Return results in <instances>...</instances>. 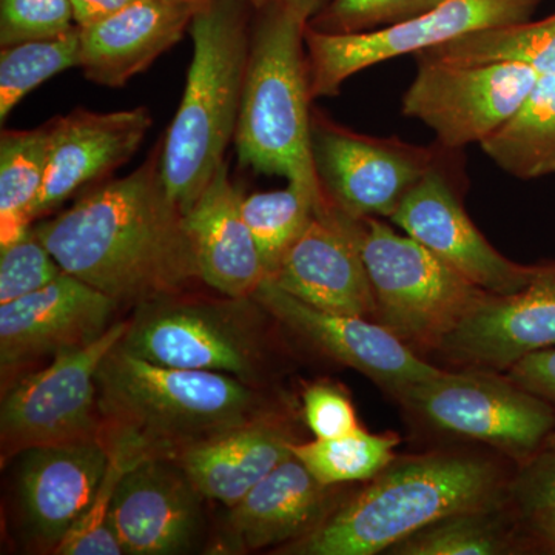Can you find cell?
Returning <instances> with one entry per match:
<instances>
[{
    "instance_id": "obj_38",
    "label": "cell",
    "mask_w": 555,
    "mask_h": 555,
    "mask_svg": "<svg viewBox=\"0 0 555 555\" xmlns=\"http://www.w3.org/2000/svg\"><path fill=\"white\" fill-rule=\"evenodd\" d=\"M507 372L511 382L555 408V347L525 357Z\"/></svg>"
},
{
    "instance_id": "obj_23",
    "label": "cell",
    "mask_w": 555,
    "mask_h": 555,
    "mask_svg": "<svg viewBox=\"0 0 555 555\" xmlns=\"http://www.w3.org/2000/svg\"><path fill=\"white\" fill-rule=\"evenodd\" d=\"M328 503L331 486L292 454L230 507L224 547L243 553L297 542L327 517Z\"/></svg>"
},
{
    "instance_id": "obj_3",
    "label": "cell",
    "mask_w": 555,
    "mask_h": 555,
    "mask_svg": "<svg viewBox=\"0 0 555 555\" xmlns=\"http://www.w3.org/2000/svg\"><path fill=\"white\" fill-rule=\"evenodd\" d=\"M349 502L286 545L301 555H374L441 518L494 509L502 476L492 463L460 454H426L396 462Z\"/></svg>"
},
{
    "instance_id": "obj_29",
    "label": "cell",
    "mask_w": 555,
    "mask_h": 555,
    "mask_svg": "<svg viewBox=\"0 0 555 555\" xmlns=\"http://www.w3.org/2000/svg\"><path fill=\"white\" fill-rule=\"evenodd\" d=\"M400 438L369 434L363 427L337 438H315L310 443H292V454L324 486L367 481L396 460Z\"/></svg>"
},
{
    "instance_id": "obj_10",
    "label": "cell",
    "mask_w": 555,
    "mask_h": 555,
    "mask_svg": "<svg viewBox=\"0 0 555 555\" xmlns=\"http://www.w3.org/2000/svg\"><path fill=\"white\" fill-rule=\"evenodd\" d=\"M401 401L438 429L481 441L521 462L555 436L554 406L509 378L486 372H438L411 387Z\"/></svg>"
},
{
    "instance_id": "obj_17",
    "label": "cell",
    "mask_w": 555,
    "mask_h": 555,
    "mask_svg": "<svg viewBox=\"0 0 555 555\" xmlns=\"http://www.w3.org/2000/svg\"><path fill=\"white\" fill-rule=\"evenodd\" d=\"M203 500L171 460L149 459L130 466L112 503V526L124 554L188 553L203 528Z\"/></svg>"
},
{
    "instance_id": "obj_4",
    "label": "cell",
    "mask_w": 555,
    "mask_h": 555,
    "mask_svg": "<svg viewBox=\"0 0 555 555\" xmlns=\"http://www.w3.org/2000/svg\"><path fill=\"white\" fill-rule=\"evenodd\" d=\"M247 3L208 0L190 24L193 57L188 83L160 150V173L171 201L188 214L235 139L248 47Z\"/></svg>"
},
{
    "instance_id": "obj_5",
    "label": "cell",
    "mask_w": 555,
    "mask_h": 555,
    "mask_svg": "<svg viewBox=\"0 0 555 555\" xmlns=\"http://www.w3.org/2000/svg\"><path fill=\"white\" fill-rule=\"evenodd\" d=\"M250 35L235 142L241 166L323 193L312 150L308 24L273 0Z\"/></svg>"
},
{
    "instance_id": "obj_34",
    "label": "cell",
    "mask_w": 555,
    "mask_h": 555,
    "mask_svg": "<svg viewBox=\"0 0 555 555\" xmlns=\"http://www.w3.org/2000/svg\"><path fill=\"white\" fill-rule=\"evenodd\" d=\"M64 273L33 228L0 248V305L35 294Z\"/></svg>"
},
{
    "instance_id": "obj_37",
    "label": "cell",
    "mask_w": 555,
    "mask_h": 555,
    "mask_svg": "<svg viewBox=\"0 0 555 555\" xmlns=\"http://www.w3.org/2000/svg\"><path fill=\"white\" fill-rule=\"evenodd\" d=\"M306 423L315 438H337L358 429L357 412L345 390L315 383L305 390Z\"/></svg>"
},
{
    "instance_id": "obj_15",
    "label": "cell",
    "mask_w": 555,
    "mask_h": 555,
    "mask_svg": "<svg viewBox=\"0 0 555 555\" xmlns=\"http://www.w3.org/2000/svg\"><path fill=\"white\" fill-rule=\"evenodd\" d=\"M358 233L360 219L324 199L268 280L324 312L375 317L377 305Z\"/></svg>"
},
{
    "instance_id": "obj_25",
    "label": "cell",
    "mask_w": 555,
    "mask_h": 555,
    "mask_svg": "<svg viewBox=\"0 0 555 555\" xmlns=\"http://www.w3.org/2000/svg\"><path fill=\"white\" fill-rule=\"evenodd\" d=\"M480 145L511 177L555 175V75L540 76L517 112Z\"/></svg>"
},
{
    "instance_id": "obj_20",
    "label": "cell",
    "mask_w": 555,
    "mask_h": 555,
    "mask_svg": "<svg viewBox=\"0 0 555 555\" xmlns=\"http://www.w3.org/2000/svg\"><path fill=\"white\" fill-rule=\"evenodd\" d=\"M101 440L51 444L22 454L17 491L25 521L43 550L53 551L87 513L107 474Z\"/></svg>"
},
{
    "instance_id": "obj_9",
    "label": "cell",
    "mask_w": 555,
    "mask_h": 555,
    "mask_svg": "<svg viewBox=\"0 0 555 555\" xmlns=\"http://www.w3.org/2000/svg\"><path fill=\"white\" fill-rule=\"evenodd\" d=\"M542 0H443L414 21L385 30L328 35L305 30L310 93L335 96L343 83L382 62L420 54L469 33L532 20Z\"/></svg>"
},
{
    "instance_id": "obj_36",
    "label": "cell",
    "mask_w": 555,
    "mask_h": 555,
    "mask_svg": "<svg viewBox=\"0 0 555 555\" xmlns=\"http://www.w3.org/2000/svg\"><path fill=\"white\" fill-rule=\"evenodd\" d=\"M513 495L540 539L555 534V436L524 462Z\"/></svg>"
},
{
    "instance_id": "obj_13",
    "label": "cell",
    "mask_w": 555,
    "mask_h": 555,
    "mask_svg": "<svg viewBox=\"0 0 555 555\" xmlns=\"http://www.w3.org/2000/svg\"><path fill=\"white\" fill-rule=\"evenodd\" d=\"M251 298L299 338L374 379L400 400L411 387L441 372L383 324L312 308L273 281L266 280Z\"/></svg>"
},
{
    "instance_id": "obj_14",
    "label": "cell",
    "mask_w": 555,
    "mask_h": 555,
    "mask_svg": "<svg viewBox=\"0 0 555 555\" xmlns=\"http://www.w3.org/2000/svg\"><path fill=\"white\" fill-rule=\"evenodd\" d=\"M118 308L115 298L67 272L35 294L0 305L3 386L42 358L96 341Z\"/></svg>"
},
{
    "instance_id": "obj_40",
    "label": "cell",
    "mask_w": 555,
    "mask_h": 555,
    "mask_svg": "<svg viewBox=\"0 0 555 555\" xmlns=\"http://www.w3.org/2000/svg\"><path fill=\"white\" fill-rule=\"evenodd\" d=\"M284 7L299 21L309 24V21L326 5L327 0H280Z\"/></svg>"
},
{
    "instance_id": "obj_30",
    "label": "cell",
    "mask_w": 555,
    "mask_h": 555,
    "mask_svg": "<svg viewBox=\"0 0 555 555\" xmlns=\"http://www.w3.org/2000/svg\"><path fill=\"white\" fill-rule=\"evenodd\" d=\"M80 28L57 38L30 40L0 51V122L27 94L65 69L79 67Z\"/></svg>"
},
{
    "instance_id": "obj_1",
    "label": "cell",
    "mask_w": 555,
    "mask_h": 555,
    "mask_svg": "<svg viewBox=\"0 0 555 555\" xmlns=\"http://www.w3.org/2000/svg\"><path fill=\"white\" fill-rule=\"evenodd\" d=\"M33 230L64 272L119 305L178 294L199 280L184 215L164 184L160 150Z\"/></svg>"
},
{
    "instance_id": "obj_2",
    "label": "cell",
    "mask_w": 555,
    "mask_h": 555,
    "mask_svg": "<svg viewBox=\"0 0 555 555\" xmlns=\"http://www.w3.org/2000/svg\"><path fill=\"white\" fill-rule=\"evenodd\" d=\"M101 441L137 465L272 418L259 386L221 372L159 366L113 347L98 371Z\"/></svg>"
},
{
    "instance_id": "obj_19",
    "label": "cell",
    "mask_w": 555,
    "mask_h": 555,
    "mask_svg": "<svg viewBox=\"0 0 555 555\" xmlns=\"http://www.w3.org/2000/svg\"><path fill=\"white\" fill-rule=\"evenodd\" d=\"M150 126L145 107L108 113L78 108L51 119L49 163L33 219L119 169L141 147Z\"/></svg>"
},
{
    "instance_id": "obj_32",
    "label": "cell",
    "mask_w": 555,
    "mask_h": 555,
    "mask_svg": "<svg viewBox=\"0 0 555 555\" xmlns=\"http://www.w3.org/2000/svg\"><path fill=\"white\" fill-rule=\"evenodd\" d=\"M443 0H331L309 27L328 35H358L396 27L436 9Z\"/></svg>"
},
{
    "instance_id": "obj_12",
    "label": "cell",
    "mask_w": 555,
    "mask_h": 555,
    "mask_svg": "<svg viewBox=\"0 0 555 555\" xmlns=\"http://www.w3.org/2000/svg\"><path fill=\"white\" fill-rule=\"evenodd\" d=\"M312 150L324 196L347 217L392 218L436 167L429 150L312 122Z\"/></svg>"
},
{
    "instance_id": "obj_31",
    "label": "cell",
    "mask_w": 555,
    "mask_h": 555,
    "mask_svg": "<svg viewBox=\"0 0 555 555\" xmlns=\"http://www.w3.org/2000/svg\"><path fill=\"white\" fill-rule=\"evenodd\" d=\"M492 511L454 514L420 529L386 551L393 555H499L511 553L509 534Z\"/></svg>"
},
{
    "instance_id": "obj_39",
    "label": "cell",
    "mask_w": 555,
    "mask_h": 555,
    "mask_svg": "<svg viewBox=\"0 0 555 555\" xmlns=\"http://www.w3.org/2000/svg\"><path fill=\"white\" fill-rule=\"evenodd\" d=\"M69 2L75 11L76 25L83 28L127 9L138 0H69Z\"/></svg>"
},
{
    "instance_id": "obj_24",
    "label": "cell",
    "mask_w": 555,
    "mask_h": 555,
    "mask_svg": "<svg viewBox=\"0 0 555 555\" xmlns=\"http://www.w3.org/2000/svg\"><path fill=\"white\" fill-rule=\"evenodd\" d=\"M292 443L276 415L190 448L173 462L204 499L230 509L292 455Z\"/></svg>"
},
{
    "instance_id": "obj_22",
    "label": "cell",
    "mask_w": 555,
    "mask_h": 555,
    "mask_svg": "<svg viewBox=\"0 0 555 555\" xmlns=\"http://www.w3.org/2000/svg\"><path fill=\"white\" fill-rule=\"evenodd\" d=\"M195 13L170 0H138L80 28L79 67L91 82L119 89L177 46Z\"/></svg>"
},
{
    "instance_id": "obj_18",
    "label": "cell",
    "mask_w": 555,
    "mask_h": 555,
    "mask_svg": "<svg viewBox=\"0 0 555 555\" xmlns=\"http://www.w3.org/2000/svg\"><path fill=\"white\" fill-rule=\"evenodd\" d=\"M555 346V262L540 268L528 286L511 295L488 294L438 349L485 371H509Z\"/></svg>"
},
{
    "instance_id": "obj_16",
    "label": "cell",
    "mask_w": 555,
    "mask_h": 555,
    "mask_svg": "<svg viewBox=\"0 0 555 555\" xmlns=\"http://www.w3.org/2000/svg\"><path fill=\"white\" fill-rule=\"evenodd\" d=\"M390 221L488 294H516L542 268L503 257L470 221L437 166L408 193Z\"/></svg>"
},
{
    "instance_id": "obj_42",
    "label": "cell",
    "mask_w": 555,
    "mask_h": 555,
    "mask_svg": "<svg viewBox=\"0 0 555 555\" xmlns=\"http://www.w3.org/2000/svg\"><path fill=\"white\" fill-rule=\"evenodd\" d=\"M243 2L254 7V9L262 10L264 7H268L270 2H273V0H243Z\"/></svg>"
},
{
    "instance_id": "obj_33",
    "label": "cell",
    "mask_w": 555,
    "mask_h": 555,
    "mask_svg": "<svg viewBox=\"0 0 555 555\" xmlns=\"http://www.w3.org/2000/svg\"><path fill=\"white\" fill-rule=\"evenodd\" d=\"M109 463L107 474L93 503L78 524L56 546V555H122L118 535L112 526V503L116 485L122 474L133 466L118 452L108 451Z\"/></svg>"
},
{
    "instance_id": "obj_27",
    "label": "cell",
    "mask_w": 555,
    "mask_h": 555,
    "mask_svg": "<svg viewBox=\"0 0 555 555\" xmlns=\"http://www.w3.org/2000/svg\"><path fill=\"white\" fill-rule=\"evenodd\" d=\"M50 122L35 130H3L0 137V248L31 229L33 208L49 163Z\"/></svg>"
},
{
    "instance_id": "obj_7",
    "label": "cell",
    "mask_w": 555,
    "mask_h": 555,
    "mask_svg": "<svg viewBox=\"0 0 555 555\" xmlns=\"http://www.w3.org/2000/svg\"><path fill=\"white\" fill-rule=\"evenodd\" d=\"M358 238L377 305L375 317L408 346L438 349L488 295L378 218L360 219Z\"/></svg>"
},
{
    "instance_id": "obj_41",
    "label": "cell",
    "mask_w": 555,
    "mask_h": 555,
    "mask_svg": "<svg viewBox=\"0 0 555 555\" xmlns=\"http://www.w3.org/2000/svg\"><path fill=\"white\" fill-rule=\"evenodd\" d=\"M170 2L184 3V5L192 7V9L199 10L201 7L206 5L208 0H170Z\"/></svg>"
},
{
    "instance_id": "obj_26",
    "label": "cell",
    "mask_w": 555,
    "mask_h": 555,
    "mask_svg": "<svg viewBox=\"0 0 555 555\" xmlns=\"http://www.w3.org/2000/svg\"><path fill=\"white\" fill-rule=\"evenodd\" d=\"M416 60L456 65L517 64L540 76L555 75V14L469 33L416 54Z\"/></svg>"
},
{
    "instance_id": "obj_35",
    "label": "cell",
    "mask_w": 555,
    "mask_h": 555,
    "mask_svg": "<svg viewBox=\"0 0 555 555\" xmlns=\"http://www.w3.org/2000/svg\"><path fill=\"white\" fill-rule=\"evenodd\" d=\"M78 27L69 0H0V46L57 38Z\"/></svg>"
},
{
    "instance_id": "obj_6",
    "label": "cell",
    "mask_w": 555,
    "mask_h": 555,
    "mask_svg": "<svg viewBox=\"0 0 555 555\" xmlns=\"http://www.w3.org/2000/svg\"><path fill=\"white\" fill-rule=\"evenodd\" d=\"M254 298L184 297L141 302L120 347L159 366L221 372L259 386L264 338Z\"/></svg>"
},
{
    "instance_id": "obj_8",
    "label": "cell",
    "mask_w": 555,
    "mask_h": 555,
    "mask_svg": "<svg viewBox=\"0 0 555 555\" xmlns=\"http://www.w3.org/2000/svg\"><path fill=\"white\" fill-rule=\"evenodd\" d=\"M127 328L129 321L113 323L96 341L65 350L7 389L0 408L3 463L33 448L101 440L98 371Z\"/></svg>"
},
{
    "instance_id": "obj_28",
    "label": "cell",
    "mask_w": 555,
    "mask_h": 555,
    "mask_svg": "<svg viewBox=\"0 0 555 555\" xmlns=\"http://www.w3.org/2000/svg\"><path fill=\"white\" fill-rule=\"evenodd\" d=\"M324 193L288 182L286 189L254 193L241 198L244 221L257 241L269 278L287 248L308 228Z\"/></svg>"
},
{
    "instance_id": "obj_11",
    "label": "cell",
    "mask_w": 555,
    "mask_h": 555,
    "mask_svg": "<svg viewBox=\"0 0 555 555\" xmlns=\"http://www.w3.org/2000/svg\"><path fill=\"white\" fill-rule=\"evenodd\" d=\"M539 78V73L525 65L418 61L401 109L433 130L441 147L463 149L481 144L502 127Z\"/></svg>"
},
{
    "instance_id": "obj_21",
    "label": "cell",
    "mask_w": 555,
    "mask_h": 555,
    "mask_svg": "<svg viewBox=\"0 0 555 555\" xmlns=\"http://www.w3.org/2000/svg\"><path fill=\"white\" fill-rule=\"evenodd\" d=\"M219 167L184 215L201 281L224 297L251 298L269 278L257 241L241 211V192Z\"/></svg>"
},
{
    "instance_id": "obj_43",
    "label": "cell",
    "mask_w": 555,
    "mask_h": 555,
    "mask_svg": "<svg viewBox=\"0 0 555 555\" xmlns=\"http://www.w3.org/2000/svg\"><path fill=\"white\" fill-rule=\"evenodd\" d=\"M543 542H545L546 547H550L555 553V534L546 537V539H543Z\"/></svg>"
}]
</instances>
